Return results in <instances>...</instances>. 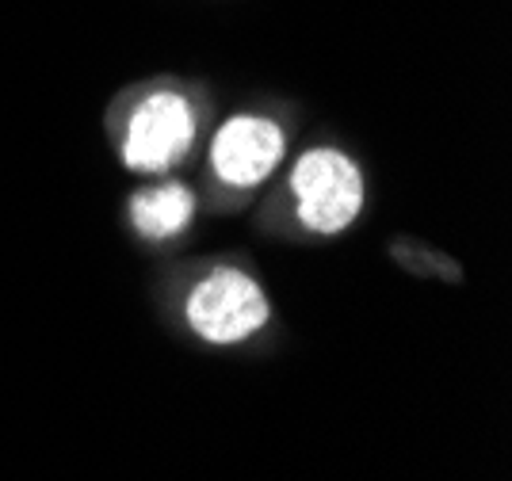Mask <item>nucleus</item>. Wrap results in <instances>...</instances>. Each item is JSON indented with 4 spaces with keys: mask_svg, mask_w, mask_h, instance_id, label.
Listing matches in <instances>:
<instances>
[{
    "mask_svg": "<svg viewBox=\"0 0 512 481\" xmlns=\"http://www.w3.org/2000/svg\"><path fill=\"white\" fill-rule=\"evenodd\" d=\"M299 218L314 233H341L363 207V176L337 149H310L291 172Z\"/></svg>",
    "mask_w": 512,
    "mask_h": 481,
    "instance_id": "nucleus-1",
    "label": "nucleus"
},
{
    "mask_svg": "<svg viewBox=\"0 0 512 481\" xmlns=\"http://www.w3.org/2000/svg\"><path fill=\"white\" fill-rule=\"evenodd\" d=\"M188 321L211 344H237L268 321V298L245 272L218 268L188 298Z\"/></svg>",
    "mask_w": 512,
    "mask_h": 481,
    "instance_id": "nucleus-2",
    "label": "nucleus"
},
{
    "mask_svg": "<svg viewBox=\"0 0 512 481\" xmlns=\"http://www.w3.org/2000/svg\"><path fill=\"white\" fill-rule=\"evenodd\" d=\"M195 142V111L176 92H157L134 111L123 161L134 172H165L188 157Z\"/></svg>",
    "mask_w": 512,
    "mask_h": 481,
    "instance_id": "nucleus-3",
    "label": "nucleus"
},
{
    "mask_svg": "<svg viewBox=\"0 0 512 481\" xmlns=\"http://www.w3.org/2000/svg\"><path fill=\"white\" fill-rule=\"evenodd\" d=\"M283 161V130L256 115H237L214 134L211 168L230 188H256Z\"/></svg>",
    "mask_w": 512,
    "mask_h": 481,
    "instance_id": "nucleus-4",
    "label": "nucleus"
},
{
    "mask_svg": "<svg viewBox=\"0 0 512 481\" xmlns=\"http://www.w3.org/2000/svg\"><path fill=\"white\" fill-rule=\"evenodd\" d=\"M195 195L184 184H161V188H146L130 199V218L142 237L153 241H169L192 222Z\"/></svg>",
    "mask_w": 512,
    "mask_h": 481,
    "instance_id": "nucleus-5",
    "label": "nucleus"
}]
</instances>
